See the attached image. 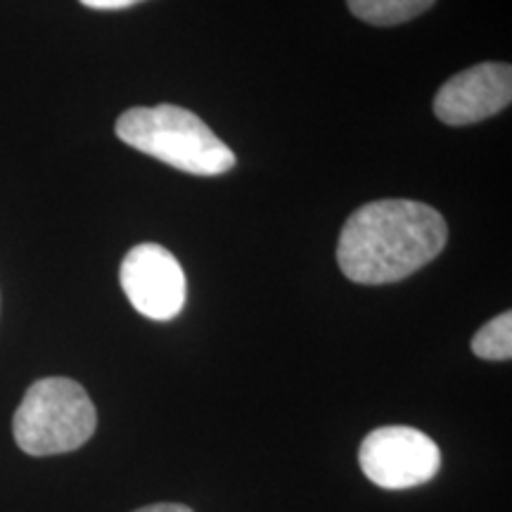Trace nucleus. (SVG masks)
Wrapping results in <instances>:
<instances>
[{
  "instance_id": "obj_9",
  "label": "nucleus",
  "mask_w": 512,
  "mask_h": 512,
  "mask_svg": "<svg viewBox=\"0 0 512 512\" xmlns=\"http://www.w3.org/2000/svg\"><path fill=\"white\" fill-rule=\"evenodd\" d=\"M138 3H143V0H81V5L91 10H126Z\"/></svg>"
},
{
  "instance_id": "obj_5",
  "label": "nucleus",
  "mask_w": 512,
  "mask_h": 512,
  "mask_svg": "<svg viewBox=\"0 0 512 512\" xmlns=\"http://www.w3.org/2000/svg\"><path fill=\"white\" fill-rule=\"evenodd\" d=\"M121 290L150 320H171L185 306V273L169 249L155 242L133 247L119 268Z\"/></svg>"
},
{
  "instance_id": "obj_3",
  "label": "nucleus",
  "mask_w": 512,
  "mask_h": 512,
  "mask_svg": "<svg viewBox=\"0 0 512 512\" xmlns=\"http://www.w3.org/2000/svg\"><path fill=\"white\" fill-rule=\"evenodd\" d=\"M98 411L91 396L69 377H43L19 403L12 432L29 456H60L81 448L95 434Z\"/></svg>"
},
{
  "instance_id": "obj_10",
  "label": "nucleus",
  "mask_w": 512,
  "mask_h": 512,
  "mask_svg": "<svg viewBox=\"0 0 512 512\" xmlns=\"http://www.w3.org/2000/svg\"><path fill=\"white\" fill-rule=\"evenodd\" d=\"M136 512H192V510L176 503H157V505H147V508H140Z\"/></svg>"
},
{
  "instance_id": "obj_7",
  "label": "nucleus",
  "mask_w": 512,
  "mask_h": 512,
  "mask_svg": "<svg viewBox=\"0 0 512 512\" xmlns=\"http://www.w3.org/2000/svg\"><path fill=\"white\" fill-rule=\"evenodd\" d=\"M437 0H347L351 15L375 27H394L420 17Z\"/></svg>"
},
{
  "instance_id": "obj_6",
  "label": "nucleus",
  "mask_w": 512,
  "mask_h": 512,
  "mask_svg": "<svg viewBox=\"0 0 512 512\" xmlns=\"http://www.w3.org/2000/svg\"><path fill=\"white\" fill-rule=\"evenodd\" d=\"M512 100V67L484 62L448 79L434 98V114L448 126H470L503 112Z\"/></svg>"
},
{
  "instance_id": "obj_8",
  "label": "nucleus",
  "mask_w": 512,
  "mask_h": 512,
  "mask_svg": "<svg viewBox=\"0 0 512 512\" xmlns=\"http://www.w3.org/2000/svg\"><path fill=\"white\" fill-rule=\"evenodd\" d=\"M472 351L484 361H510L512 358V313L505 311L501 316L479 328L472 337Z\"/></svg>"
},
{
  "instance_id": "obj_2",
  "label": "nucleus",
  "mask_w": 512,
  "mask_h": 512,
  "mask_svg": "<svg viewBox=\"0 0 512 512\" xmlns=\"http://www.w3.org/2000/svg\"><path fill=\"white\" fill-rule=\"evenodd\" d=\"M117 136L192 176H219L235 166L233 150L197 114L178 105L131 107L117 119Z\"/></svg>"
},
{
  "instance_id": "obj_4",
  "label": "nucleus",
  "mask_w": 512,
  "mask_h": 512,
  "mask_svg": "<svg viewBox=\"0 0 512 512\" xmlns=\"http://www.w3.org/2000/svg\"><path fill=\"white\" fill-rule=\"evenodd\" d=\"M358 463L363 475L380 489H413L437 477L441 451L425 432L392 425L373 430L363 439Z\"/></svg>"
},
{
  "instance_id": "obj_1",
  "label": "nucleus",
  "mask_w": 512,
  "mask_h": 512,
  "mask_svg": "<svg viewBox=\"0 0 512 512\" xmlns=\"http://www.w3.org/2000/svg\"><path fill=\"white\" fill-rule=\"evenodd\" d=\"M446 240V219L430 204L377 200L363 204L344 223L337 261L351 283H399L437 259Z\"/></svg>"
}]
</instances>
